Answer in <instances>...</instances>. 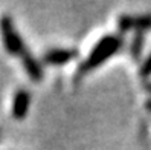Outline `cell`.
<instances>
[{"label": "cell", "instance_id": "obj_6", "mask_svg": "<svg viewBox=\"0 0 151 150\" xmlns=\"http://www.w3.org/2000/svg\"><path fill=\"white\" fill-rule=\"evenodd\" d=\"M20 57H22V63H23V66L26 69V72H28L29 78L32 81H40L43 78V66H41V63L26 48L22 52Z\"/></svg>", "mask_w": 151, "mask_h": 150}, {"label": "cell", "instance_id": "obj_7", "mask_svg": "<svg viewBox=\"0 0 151 150\" xmlns=\"http://www.w3.org/2000/svg\"><path fill=\"white\" fill-rule=\"evenodd\" d=\"M144 34L142 32H137L134 37H133V41H131V48H130V54L133 58H139L140 52H142V48H144Z\"/></svg>", "mask_w": 151, "mask_h": 150}, {"label": "cell", "instance_id": "obj_1", "mask_svg": "<svg viewBox=\"0 0 151 150\" xmlns=\"http://www.w3.org/2000/svg\"><path fill=\"white\" fill-rule=\"evenodd\" d=\"M124 40L121 35L118 34H109L104 37L93 46V49L90 51L88 57L86 58V61L79 66V72H88L95 67H99L105 60H109L110 57H113L116 52L122 48Z\"/></svg>", "mask_w": 151, "mask_h": 150}, {"label": "cell", "instance_id": "obj_2", "mask_svg": "<svg viewBox=\"0 0 151 150\" xmlns=\"http://www.w3.org/2000/svg\"><path fill=\"white\" fill-rule=\"evenodd\" d=\"M0 35H2L3 46L6 49L8 54L11 55H22V52L24 51V43L20 38L19 32L15 29V25L11 15H2L0 17Z\"/></svg>", "mask_w": 151, "mask_h": 150}, {"label": "cell", "instance_id": "obj_4", "mask_svg": "<svg viewBox=\"0 0 151 150\" xmlns=\"http://www.w3.org/2000/svg\"><path fill=\"white\" fill-rule=\"evenodd\" d=\"M78 57L76 49H67V48H54L43 54V61L50 66H64L69 61H72Z\"/></svg>", "mask_w": 151, "mask_h": 150}, {"label": "cell", "instance_id": "obj_3", "mask_svg": "<svg viewBox=\"0 0 151 150\" xmlns=\"http://www.w3.org/2000/svg\"><path fill=\"white\" fill-rule=\"evenodd\" d=\"M118 28L121 31H131L134 29L137 32L151 29V14L144 15H121L118 19Z\"/></svg>", "mask_w": 151, "mask_h": 150}, {"label": "cell", "instance_id": "obj_5", "mask_svg": "<svg viewBox=\"0 0 151 150\" xmlns=\"http://www.w3.org/2000/svg\"><path fill=\"white\" fill-rule=\"evenodd\" d=\"M31 106V93L26 89H19L14 93V100H12V109L11 113L15 120H23L28 115Z\"/></svg>", "mask_w": 151, "mask_h": 150}, {"label": "cell", "instance_id": "obj_10", "mask_svg": "<svg viewBox=\"0 0 151 150\" xmlns=\"http://www.w3.org/2000/svg\"><path fill=\"white\" fill-rule=\"evenodd\" d=\"M147 107H148V112L151 113V100H148V101H147Z\"/></svg>", "mask_w": 151, "mask_h": 150}, {"label": "cell", "instance_id": "obj_8", "mask_svg": "<svg viewBox=\"0 0 151 150\" xmlns=\"http://www.w3.org/2000/svg\"><path fill=\"white\" fill-rule=\"evenodd\" d=\"M139 75L142 78H145V77H150L151 75V54L145 58V61L140 64V69H139Z\"/></svg>", "mask_w": 151, "mask_h": 150}, {"label": "cell", "instance_id": "obj_9", "mask_svg": "<svg viewBox=\"0 0 151 150\" xmlns=\"http://www.w3.org/2000/svg\"><path fill=\"white\" fill-rule=\"evenodd\" d=\"M145 89H147V91L151 93V83H147V84H145Z\"/></svg>", "mask_w": 151, "mask_h": 150}]
</instances>
